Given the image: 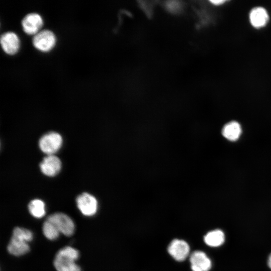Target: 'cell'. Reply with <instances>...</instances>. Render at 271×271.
<instances>
[{"label": "cell", "mask_w": 271, "mask_h": 271, "mask_svg": "<svg viewBox=\"0 0 271 271\" xmlns=\"http://www.w3.org/2000/svg\"><path fill=\"white\" fill-rule=\"evenodd\" d=\"M33 233L29 229L16 227L8 245V251L14 256H21L28 253L30 248L28 242L33 239Z\"/></svg>", "instance_id": "1"}, {"label": "cell", "mask_w": 271, "mask_h": 271, "mask_svg": "<svg viewBox=\"0 0 271 271\" xmlns=\"http://www.w3.org/2000/svg\"><path fill=\"white\" fill-rule=\"evenodd\" d=\"M79 256L77 249L71 246H65L56 253L54 266L57 271H81L80 266L75 263Z\"/></svg>", "instance_id": "2"}, {"label": "cell", "mask_w": 271, "mask_h": 271, "mask_svg": "<svg viewBox=\"0 0 271 271\" xmlns=\"http://www.w3.org/2000/svg\"><path fill=\"white\" fill-rule=\"evenodd\" d=\"M46 220L54 225L60 233L66 236H70L74 233L75 225L73 220L63 213L52 214L47 217Z\"/></svg>", "instance_id": "3"}, {"label": "cell", "mask_w": 271, "mask_h": 271, "mask_svg": "<svg viewBox=\"0 0 271 271\" xmlns=\"http://www.w3.org/2000/svg\"><path fill=\"white\" fill-rule=\"evenodd\" d=\"M61 135L56 132H50L43 136L39 142L40 150L48 155H52L57 152L62 144Z\"/></svg>", "instance_id": "4"}, {"label": "cell", "mask_w": 271, "mask_h": 271, "mask_svg": "<svg viewBox=\"0 0 271 271\" xmlns=\"http://www.w3.org/2000/svg\"><path fill=\"white\" fill-rule=\"evenodd\" d=\"M32 42L35 48L40 51L46 52L51 51L54 47L56 38L51 31L43 30L34 36Z\"/></svg>", "instance_id": "5"}, {"label": "cell", "mask_w": 271, "mask_h": 271, "mask_svg": "<svg viewBox=\"0 0 271 271\" xmlns=\"http://www.w3.org/2000/svg\"><path fill=\"white\" fill-rule=\"evenodd\" d=\"M77 207L85 216H91L94 215L97 210V201L92 195L83 193L76 198Z\"/></svg>", "instance_id": "6"}, {"label": "cell", "mask_w": 271, "mask_h": 271, "mask_svg": "<svg viewBox=\"0 0 271 271\" xmlns=\"http://www.w3.org/2000/svg\"><path fill=\"white\" fill-rule=\"evenodd\" d=\"M43 23V20L40 15L31 13L24 17L22 21V26L25 33L34 36L41 31Z\"/></svg>", "instance_id": "7"}, {"label": "cell", "mask_w": 271, "mask_h": 271, "mask_svg": "<svg viewBox=\"0 0 271 271\" xmlns=\"http://www.w3.org/2000/svg\"><path fill=\"white\" fill-rule=\"evenodd\" d=\"M168 251L176 260L182 261L188 256L190 246L185 240L175 239L169 244Z\"/></svg>", "instance_id": "8"}, {"label": "cell", "mask_w": 271, "mask_h": 271, "mask_svg": "<svg viewBox=\"0 0 271 271\" xmlns=\"http://www.w3.org/2000/svg\"><path fill=\"white\" fill-rule=\"evenodd\" d=\"M190 262L192 271H209L212 266L210 259L201 250H196L191 253Z\"/></svg>", "instance_id": "9"}, {"label": "cell", "mask_w": 271, "mask_h": 271, "mask_svg": "<svg viewBox=\"0 0 271 271\" xmlns=\"http://www.w3.org/2000/svg\"><path fill=\"white\" fill-rule=\"evenodd\" d=\"M1 44L5 53L9 55H14L20 49V40L15 33L7 32L1 35Z\"/></svg>", "instance_id": "10"}, {"label": "cell", "mask_w": 271, "mask_h": 271, "mask_svg": "<svg viewBox=\"0 0 271 271\" xmlns=\"http://www.w3.org/2000/svg\"><path fill=\"white\" fill-rule=\"evenodd\" d=\"M42 172L46 176L53 177L61 170V162L59 158L52 155L45 157L40 165Z\"/></svg>", "instance_id": "11"}, {"label": "cell", "mask_w": 271, "mask_h": 271, "mask_svg": "<svg viewBox=\"0 0 271 271\" xmlns=\"http://www.w3.org/2000/svg\"><path fill=\"white\" fill-rule=\"evenodd\" d=\"M269 16L266 10L262 7L253 8L249 13V21L255 28L264 27L268 23Z\"/></svg>", "instance_id": "12"}, {"label": "cell", "mask_w": 271, "mask_h": 271, "mask_svg": "<svg viewBox=\"0 0 271 271\" xmlns=\"http://www.w3.org/2000/svg\"><path fill=\"white\" fill-rule=\"evenodd\" d=\"M241 133V126L239 123L235 121H231L225 124L222 129L223 137L231 141L237 140Z\"/></svg>", "instance_id": "13"}, {"label": "cell", "mask_w": 271, "mask_h": 271, "mask_svg": "<svg viewBox=\"0 0 271 271\" xmlns=\"http://www.w3.org/2000/svg\"><path fill=\"white\" fill-rule=\"evenodd\" d=\"M205 243L213 247L221 245L225 241L224 232L220 229H215L208 232L204 237Z\"/></svg>", "instance_id": "14"}, {"label": "cell", "mask_w": 271, "mask_h": 271, "mask_svg": "<svg viewBox=\"0 0 271 271\" xmlns=\"http://www.w3.org/2000/svg\"><path fill=\"white\" fill-rule=\"evenodd\" d=\"M28 209L30 214L37 218L43 217L45 213V205L40 199H34L28 205Z\"/></svg>", "instance_id": "15"}, {"label": "cell", "mask_w": 271, "mask_h": 271, "mask_svg": "<svg viewBox=\"0 0 271 271\" xmlns=\"http://www.w3.org/2000/svg\"><path fill=\"white\" fill-rule=\"evenodd\" d=\"M43 233L48 239L54 240L59 236L60 232L52 223L46 220L42 227Z\"/></svg>", "instance_id": "16"}, {"label": "cell", "mask_w": 271, "mask_h": 271, "mask_svg": "<svg viewBox=\"0 0 271 271\" xmlns=\"http://www.w3.org/2000/svg\"><path fill=\"white\" fill-rule=\"evenodd\" d=\"M166 5L168 11L172 13H177L181 7V4L177 1L168 2Z\"/></svg>", "instance_id": "17"}, {"label": "cell", "mask_w": 271, "mask_h": 271, "mask_svg": "<svg viewBox=\"0 0 271 271\" xmlns=\"http://www.w3.org/2000/svg\"><path fill=\"white\" fill-rule=\"evenodd\" d=\"M226 0H211L210 2L215 6H220L227 2Z\"/></svg>", "instance_id": "18"}, {"label": "cell", "mask_w": 271, "mask_h": 271, "mask_svg": "<svg viewBox=\"0 0 271 271\" xmlns=\"http://www.w3.org/2000/svg\"><path fill=\"white\" fill-rule=\"evenodd\" d=\"M267 265L268 267L271 269V254L269 255L268 258Z\"/></svg>", "instance_id": "19"}]
</instances>
